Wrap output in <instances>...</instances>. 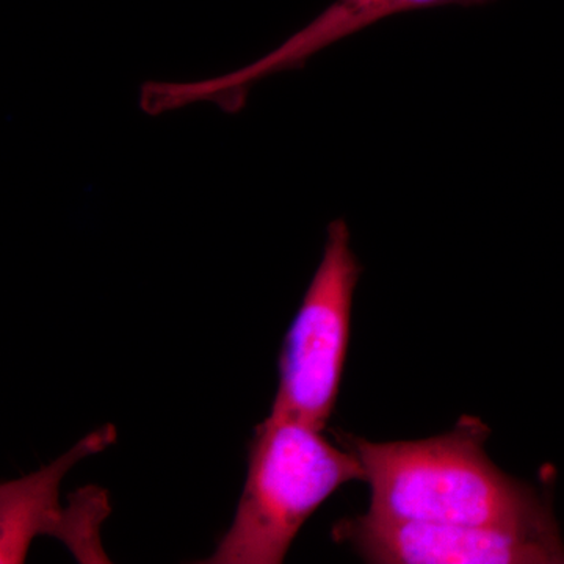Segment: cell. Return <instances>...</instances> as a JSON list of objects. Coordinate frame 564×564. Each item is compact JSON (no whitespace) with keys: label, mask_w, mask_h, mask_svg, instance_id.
<instances>
[{"label":"cell","mask_w":564,"mask_h":564,"mask_svg":"<svg viewBox=\"0 0 564 564\" xmlns=\"http://www.w3.org/2000/svg\"><path fill=\"white\" fill-rule=\"evenodd\" d=\"M321 433L274 415L258 425L231 529L204 563L284 562L311 514L340 486L366 480L358 456L334 447Z\"/></svg>","instance_id":"cell-2"},{"label":"cell","mask_w":564,"mask_h":564,"mask_svg":"<svg viewBox=\"0 0 564 564\" xmlns=\"http://www.w3.org/2000/svg\"><path fill=\"white\" fill-rule=\"evenodd\" d=\"M489 429L464 415L452 432L421 441L370 443L344 433L370 485L367 514L430 524L533 527L556 524L533 486L500 470L486 455Z\"/></svg>","instance_id":"cell-1"},{"label":"cell","mask_w":564,"mask_h":564,"mask_svg":"<svg viewBox=\"0 0 564 564\" xmlns=\"http://www.w3.org/2000/svg\"><path fill=\"white\" fill-rule=\"evenodd\" d=\"M494 0H336L302 31L281 43L251 65L212 79L185 82L184 98L188 104L212 102L228 113L242 110L252 85L282 70L302 68L318 52L337 41L395 17L404 11L432 7L486 6Z\"/></svg>","instance_id":"cell-6"},{"label":"cell","mask_w":564,"mask_h":564,"mask_svg":"<svg viewBox=\"0 0 564 564\" xmlns=\"http://www.w3.org/2000/svg\"><path fill=\"white\" fill-rule=\"evenodd\" d=\"M359 276L350 229L343 218L334 220L322 261L282 343L280 388L270 415L325 429L343 380Z\"/></svg>","instance_id":"cell-3"},{"label":"cell","mask_w":564,"mask_h":564,"mask_svg":"<svg viewBox=\"0 0 564 564\" xmlns=\"http://www.w3.org/2000/svg\"><path fill=\"white\" fill-rule=\"evenodd\" d=\"M334 538L366 562L384 564H558L564 543L558 524L462 525L345 519Z\"/></svg>","instance_id":"cell-4"},{"label":"cell","mask_w":564,"mask_h":564,"mask_svg":"<svg viewBox=\"0 0 564 564\" xmlns=\"http://www.w3.org/2000/svg\"><path fill=\"white\" fill-rule=\"evenodd\" d=\"M117 440L113 425H104L74 445L51 466L9 481L0 488V563H22L36 534H52L68 545L77 562L106 563L99 525L110 513L109 494L96 486L79 489L69 507L58 505L63 475L84 456L98 454Z\"/></svg>","instance_id":"cell-5"}]
</instances>
